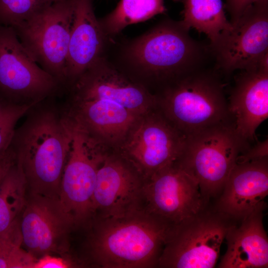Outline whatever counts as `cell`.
<instances>
[{
    "mask_svg": "<svg viewBox=\"0 0 268 268\" xmlns=\"http://www.w3.org/2000/svg\"><path fill=\"white\" fill-rule=\"evenodd\" d=\"M89 255L102 268H158L173 225L142 208L122 217L93 218Z\"/></svg>",
    "mask_w": 268,
    "mask_h": 268,
    "instance_id": "obj_4",
    "label": "cell"
},
{
    "mask_svg": "<svg viewBox=\"0 0 268 268\" xmlns=\"http://www.w3.org/2000/svg\"><path fill=\"white\" fill-rule=\"evenodd\" d=\"M172 226L158 268H212L231 226L236 221L208 208Z\"/></svg>",
    "mask_w": 268,
    "mask_h": 268,
    "instance_id": "obj_7",
    "label": "cell"
},
{
    "mask_svg": "<svg viewBox=\"0 0 268 268\" xmlns=\"http://www.w3.org/2000/svg\"><path fill=\"white\" fill-rule=\"evenodd\" d=\"M41 103L16 129L10 145L30 194L59 199L71 128L60 110Z\"/></svg>",
    "mask_w": 268,
    "mask_h": 268,
    "instance_id": "obj_3",
    "label": "cell"
},
{
    "mask_svg": "<svg viewBox=\"0 0 268 268\" xmlns=\"http://www.w3.org/2000/svg\"><path fill=\"white\" fill-rule=\"evenodd\" d=\"M214 208L237 221L265 201L268 195V157L236 162Z\"/></svg>",
    "mask_w": 268,
    "mask_h": 268,
    "instance_id": "obj_16",
    "label": "cell"
},
{
    "mask_svg": "<svg viewBox=\"0 0 268 268\" xmlns=\"http://www.w3.org/2000/svg\"><path fill=\"white\" fill-rule=\"evenodd\" d=\"M268 156V139L258 142L252 148H248L241 153L237 158L236 162H246L258 159Z\"/></svg>",
    "mask_w": 268,
    "mask_h": 268,
    "instance_id": "obj_26",
    "label": "cell"
},
{
    "mask_svg": "<svg viewBox=\"0 0 268 268\" xmlns=\"http://www.w3.org/2000/svg\"><path fill=\"white\" fill-rule=\"evenodd\" d=\"M16 162L15 152L10 145L9 147L0 155V185L11 167Z\"/></svg>",
    "mask_w": 268,
    "mask_h": 268,
    "instance_id": "obj_29",
    "label": "cell"
},
{
    "mask_svg": "<svg viewBox=\"0 0 268 268\" xmlns=\"http://www.w3.org/2000/svg\"><path fill=\"white\" fill-rule=\"evenodd\" d=\"M228 109L234 118L235 130L246 144L268 117V66L243 70L236 79Z\"/></svg>",
    "mask_w": 268,
    "mask_h": 268,
    "instance_id": "obj_17",
    "label": "cell"
},
{
    "mask_svg": "<svg viewBox=\"0 0 268 268\" xmlns=\"http://www.w3.org/2000/svg\"><path fill=\"white\" fill-rule=\"evenodd\" d=\"M184 5L183 25L207 35L210 47L218 41L221 35L232 28L226 18L221 0H179Z\"/></svg>",
    "mask_w": 268,
    "mask_h": 268,
    "instance_id": "obj_20",
    "label": "cell"
},
{
    "mask_svg": "<svg viewBox=\"0 0 268 268\" xmlns=\"http://www.w3.org/2000/svg\"><path fill=\"white\" fill-rule=\"evenodd\" d=\"M144 183L130 163L111 150L98 169L93 218L122 217L144 208Z\"/></svg>",
    "mask_w": 268,
    "mask_h": 268,
    "instance_id": "obj_14",
    "label": "cell"
},
{
    "mask_svg": "<svg viewBox=\"0 0 268 268\" xmlns=\"http://www.w3.org/2000/svg\"><path fill=\"white\" fill-rule=\"evenodd\" d=\"M20 223L23 245L36 258L64 252L75 225L58 198L30 194Z\"/></svg>",
    "mask_w": 268,
    "mask_h": 268,
    "instance_id": "obj_15",
    "label": "cell"
},
{
    "mask_svg": "<svg viewBox=\"0 0 268 268\" xmlns=\"http://www.w3.org/2000/svg\"><path fill=\"white\" fill-rule=\"evenodd\" d=\"M74 4V0L47 2L13 28L32 59L62 86L66 81Z\"/></svg>",
    "mask_w": 268,
    "mask_h": 268,
    "instance_id": "obj_8",
    "label": "cell"
},
{
    "mask_svg": "<svg viewBox=\"0 0 268 268\" xmlns=\"http://www.w3.org/2000/svg\"><path fill=\"white\" fill-rule=\"evenodd\" d=\"M233 125L219 124L186 136L179 164L198 182L208 202L216 197L234 167L247 150Z\"/></svg>",
    "mask_w": 268,
    "mask_h": 268,
    "instance_id": "obj_6",
    "label": "cell"
},
{
    "mask_svg": "<svg viewBox=\"0 0 268 268\" xmlns=\"http://www.w3.org/2000/svg\"><path fill=\"white\" fill-rule=\"evenodd\" d=\"M27 188L24 174L16 161L0 185V233L17 219L24 208Z\"/></svg>",
    "mask_w": 268,
    "mask_h": 268,
    "instance_id": "obj_22",
    "label": "cell"
},
{
    "mask_svg": "<svg viewBox=\"0 0 268 268\" xmlns=\"http://www.w3.org/2000/svg\"><path fill=\"white\" fill-rule=\"evenodd\" d=\"M34 106L2 103L0 107V155L9 147L18 121Z\"/></svg>",
    "mask_w": 268,
    "mask_h": 268,
    "instance_id": "obj_24",
    "label": "cell"
},
{
    "mask_svg": "<svg viewBox=\"0 0 268 268\" xmlns=\"http://www.w3.org/2000/svg\"><path fill=\"white\" fill-rule=\"evenodd\" d=\"M17 219L0 233V268H34L37 258L22 248Z\"/></svg>",
    "mask_w": 268,
    "mask_h": 268,
    "instance_id": "obj_23",
    "label": "cell"
},
{
    "mask_svg": "<svg viewBox=\"0 0 268 268\" xmlns=\"http://www.w3.org/2000/svg\"><path fill=\"white\" fill-rule=\"evenodd\" d=\"M232 25L209 47L218 67L226 73L258 67L268 56V0L249 6Z\"/></svg>",
    "mask_w": 268,
    "mask_h": 268,
    "instance_id": "obj_12",
    "label": "cell"
},
{
    "mask_svg": "<svg viewBox=\"0 0 268 268\" xmlns=\"http://www.w3.org/2000/svg\"><path fill=\"white\" fill-rule=\"evenodd\" d=\"M64 87L68 98L60 110L64 118L110 148L158 105L156 95L119 71L104 56Z\"/></svg>",
    "mask_w": 268,
    "mask_h": 268,
    "instance_id": "obj_1",
    "label": "cell"
},
{
    "mask_svg": "<svg viewBox=\"0 0 268 268\" xmlns=\"http://www.w3.org/2000/svg\"><path fill=\"white\" fill-rule=\"evenodd\" d=\"M166 10L164 0H120L111 12L98 19L105 36L112 38L129 25L144 21Z\"/></svg>",
    "mask_w": 268,
    "mask_h": 268,
    "instance_id": "obj_21",
    "label": "cell"
},
{
    "mask_svg": "<svg viewBox=\"0 0 268 268\" xmlns=\"http://www.w3.org/2000/svg\"><path fill=\"white\" fill-rule=\"evenodd\" d=\"M45 0L49 1H53L56 0Z\"/></svg>",
    "mask_w": 268,
    "mask_h": 268,
    "instance_id": "obj_30",
    "label": "cell"
},
{
    "mask_svg": "<svg viewBox=\"0 0 268 268\" xmlns=\"http://www.w3.org/2000/svg\"><path fill=\"white\" fill-rule=\"evenodd\" d=\"M156 96L162 113L185 136L228 123L230 114L222 85L214 74L201 68Z\"/></svg>",
    "mask_w": 268,
    "mask_h": 268,
    "instance_id": "obj_5",
    "label": "cell"
},
{
    "mask_svg": "<svg viewBox=\"0 0 268 268\" xmlns=\"http://www.w3.org/2000/svg\"><path fill=\"white\" fill-rule=\"evenodd\" d=\"M74 266L70 260L47 254L37 259L34 268H67Z\"/></svg>",
    "mask_w": 268,
    "mask_h": 268,
    "instance_id": "obj_28",
    "label": "cell"
},
{
    "mask_svg": "<svg viewBox=\"0 0 268 268\" xmlns=\"http://www.w3.org/2000/svg\"><path fill=\"white\" fill-rule=\"evenodd\" d=\"M49 2L51 1L45 0H0V24L13 28Z\"/></svg>",
    "mask_w": 268,
    "mask_h": 268,
    "instance_id": "obj_25",
    "label": "cell"
},
{
    "mask_svg": "<svg viewBox=\"0 0 268 268\" xmlns=\"http://www.w3.org/2000/svg\"><path fill=\"white\" fill-rule=\"evenodd\" d=\"M143 198L146 210L172 225L196 214L209 202L197 181L178 161L145 181Z\"/></svg>",
    "mask_w": 268,
    "mask_h": 268,
    "instance_id": "obj_13",
    "label": "cell"
},
{
    "mask_svg": "<svg viewBox=\"0 0 268 268\" xmlns=\"http://www.w3.org/2000/svg\"><path fill=\"white\" fill-rule=\"evenodd\" d=\"M266 205L264 202L231 226L225 238L227 250L219 268L268 267V238L263 222Z\"/></svg>",
    "mask_w": 268,
    "mask_h": 268,
    "instance_id": "obj_19",
    "label": "cell"
},
{
    "mask_svg": "<svg viewBox=\"0 0 268 268\" xmlns=\"http://www.w3.org/2000/svg\"><path fill=\"white\" fill-rule=\"evenodd\" d=\"M67 123L71 128V139L59 199L76 225L93 217L92 198L98 169L111 150L82 128Z\"/></svg>",
    "mask_w": 268,
    "mask_h": 268,
    "instance_id": "obj_9",
    "label": "cell"
},
{
    "mask_svg": "<svg viewBox=\"0 0 268 268\" xmlns=\"http://www.w3.org/2000/svg\"><path fill=\"white\" fill-rule=\"evenodd\" d=\"M62 86L30 56L13 28L0 24V98L2 102L36 105Z\"/></svg>",
    "mask_w": 268,
    "mask_h": 268,
    "instance_id": "obj_11",
    "label": "cell"
},
{
    "mask_svg": "<svg viewBox=\"0 0 268 268\" xmlns=\"http://www.w3.org/2000/svg\"><path fill=\"white\" fill-rule=\"evenodd\" d=\"M264 0H226L225 7L228 11L231 24L234 23L251 5Z\"/></svg>",
    "mask_w": 268,
    "mask_h": 268,
    "instance_id": "obj_27",
    "label": "cell"
},
{
    "mask_svg": "<svg viewBox=\"0 0 268 268\" xmlns=\"http://www.w3.org/2000/svg\"><path fill=\"white\" fill-rule=\"evenodd\" d=\"M189 31L181 21L165 18L137 37L109 38L103 56L147 90L150 85H157L162 91L201 68L211 53L209 45L194 39Z\"/></svg>",
    "mask_w": 268,
    "mask_h": 268,
    "instance_id": "obj_2",
    "label": "cell"
},
{
    "mask_svg": "<svg viewBox=\"0 0 268 268\" xmlns=\"http://www.w3.org/2000/svg\"><path fill=\"white\" fill-rule=\"evenodd\" d=\"M93 0H74L73 18L66 66L68 84L105 53L108 38L95 16Z\"/></svg>",
    "mask_w": 268,
    "mask_h": 268,
    "instance_id": "obj_18",
    "label": "cell"
},
{
    "mask_svg": "<svg viewBox=\"0 0 268 268\" xmlns=\"http://www.w3.org/2000/svg\"><path fill=\"white\" fill-rule=\"evenodd\" d=\"M186 136L156 109L140 117L113 150L145 181L180 158Z\"/></svg>",
    "mask_w": 268,
    "mask_h": 268,
    "instance_id": "obj_10",
    "label": "cell"
}]
</instances>
